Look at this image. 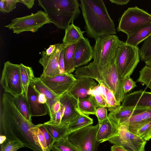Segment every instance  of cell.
<instances>
[{
    "label": "cell",
    "mask_w": 151,
    "mask_h": 151,
    "mask_svg": "<svg viewBox=\"0 0 151 151\" xmlns=\"http://www.w3.org/2000/svg\"><path fill=\"white\" fill-rule=\"evenodd\" d=\"M18 0H1L0 1V12L3 13H9L16 8Z\"/></svg>",
    "instance_id": "39"
},
{
    "label": "cell",
    "mask_w": 151,
    "mask_h": 151,
    "mask_svg": "<svg viewBox=\"0 0 151 151\" xmlns=\"http://www.w3.org/2000/svg\"><path fill=\"white\" fill-rule=\"evenodd\" d=\"M65 35L63 40V43L66 46L77 43L84 37L83 33L80 28L71 23L65 30Z\"/></svg>",
    "instance_id": "25"
},
{
    "label": "cell",
    "mask_w": 151,
    "mask_h": 151,
    "mask_svg": "<svg viewBox=\"0 0 151 151\" xmlns=\"http://www.w3.org/2000/svg\"><path fill=\"white\" fill-rule=\"evenodd\" d=\"M50 23L45 12L39 10L30 15L13 19L10 24L4 27L18 34L25 31L35 32L44 25Z\"/></svg>",
    "instance_id": "8"
},
{
    "label": "cell",
    "mask_w": 151,
    "mask_h": 151,
    "mask_svg": "<svg viewBox=\"0 0 151 151\" xmlns=\"http://www.w3.org/2000/svg\"><path fill=\"white\" fill-rule=\"evenodd\" d=\"M0 83L5 92L13 96L22 93L23 88L21 80L19 64L9 61L4 65Z\"/></svg>",
    "instance_id": "9"
},
{
    "label": "cell",
    "mask_w": 151,
    "mask_h": 151,
    "mask_svg": "<svg viewBox=\"0 0 151 151\" xmlns=\"http://www.w3.org/2000/svg\"><path fill=\"white\" fill-rule=\"evenodd\" d=\"M76 44V43L65 46L64 47V59L65 70L67 73H72L76 69L74 61Z\"/></svg>",
    "instance_id": "27"
},
{
    "label": "cell",
    "mask_w": 151,
    "mask_h": 151,
    "mask_svg": "<svg viewBox=\"0 0 151 151\" xmlns=\"http://www.w3.org/2000/svg\"><path fill=\"white\" fill-rule=\"evenodd\" d=\"M56 48L54 52L50 55H47L45 50L42 52V57L39 62L43 67L42 74L44 77H52L61 74L59 60L60 53L64 46L63 43L55 44Z\"/></svg>",
    "instance_id": "13"
},
{
    "label": "cell",
    "mask_w": 151,
    "mask_h": 151,
    "mask_svg": "<svg viewBox=\"0 0 151 151\" xmlns=\"http://www.w3.org/2000/svg\"><path fill=\"white\" fill-rule=\"evenodd\" d=\"M121 41L114 35H102L96 39L93 62L100 70L103 72L108 68Z\"/></svg>",
    "instance_id": "4"
},
{
    "label": "cell",
    "mask_w": 151,
    "mask_h": 151,
    "mask_svg": "<svg viewBox=\"0 0 151 151\" xmlns=\"http://www.w3.org/2000/svg\"><path fill=\"white\" fill-rule=\"evenodd\" d=\"M95 115L97 117L98 123L101 122L108 119L107 110L105 107L97 108Z\"/></svg>",
    "instance_id": "43"
},
{
    "label": "cell",
    "mask_w": 151,
    "mask_h": 151,
    "mask_svg": "<svg viewBox=\"0 0 151 151\" xmlns=\"http://www.w3.org/2000/svg\"><path fill=\"white\" fill-rule=\"evenodd\" d=\"M43 124L47 130L54 138L55 141L70 133L68 125L60 126H53L44 123Z\"/></svg>",
    "instance_id": "31"
},
{
    "label": "cell",
    "mask_w": 151,
    "mask_h": 151,
    "mask_svg": "<svg viewBox=\"0 0 151 151\" xmlns=\"http://www.w3.org/2000/svg\"><path fill=\"white\" fill-rule=\"evenodd\" d=\"M24 147V145L20 142L6 138L1 144V151H17Z\"/></svg>",
    "instance_id": "37"
},
{
    "label": "cell",
    "mask_w": 151,
    "mask_h": 151,
    "mask_svg": "<svg viewBox=\"0 0 151 151\" xmlns=\"http://www.w3.org/2000/svg\"><path fill=\"white\" fill-rule=\"evenodd\" d=\"M65 45L61 50L59 58V63L61 74L67 73L65 70L64 59V52Z\"/></svg>",
    "instance_id": "44"
},
{
    "label": "cell",
    "mask_w": 151,
    "mask_h": 151,
    "mask_svg": "<svg viewBox=\"0 0 151 151\" xmlns=\"http://www.w3.org/2000/svg\"><path fill=\"white\" fill-rule=\"evenodd\" d=\"M105 89V97L108 104V111L110 112L119 108L121 105V104L116 101L113 92L106 86Z\"/></svg>",
    "instance_id": "36"
},
{
    "label": "cell",
    "mask_w": 151,
    "mask_h": 151,
    "mask_svg": "<svg viewBox=\"0 0 151 151\" xmlns=\"http://www.w3.org/2000/svg\"><path fill=\"white\" fill-rule=\"evenodd\" d=\"M151 121V108L145 111L119 121L117 124L126 125L134 133L145 124Z\"/></svg>",
    "instance_id": "20"
},
{
    "label": "cell",
    "mask_w": 151,
    "mask_h": 151,
    "mask_svg": "<svg viewBox=\"0 0 151 151\" xmlns=\"http://www.w3.org/2000/svg\"><path fill=\"white\" fill-rule=\"evenodd\" d=\"M2 110L1 126L7 138L18 141L24 147L34 151H42L35 143L30 129L35 126L29 122L18 110L13 101V96L4 93L2 99Z\"/></svg>",
    "instance_id": "1"
},
{
    "label": "cell",
    "mask_w": 151,
    "mask_h": 151,
    "mask_svg": "<svg viewBox=\"0 0 151 151\" xmlns=\"http://www.w3.org/2000/svg\"><path fill=\"white\" fill-rule=\"evenodd\" d=\"M133 133L146 141L151 138V121L145 124Z\"/></svg>",
    "instance_id": "38"
},
{
    "label": "cell",
    "mask_w": 151,
    "mask_h": 151,
    "mask_svg": "<svg viewBox=\"0 0 151 151\" xmlns=\"http://www.w3.org/2000/svg\"><path fill=\"white\" fill-rule=\"evenodd\" d=\"M136 87V82L134 81L130 77L127 78L125 80L123 85L124 94H127Z\"/></svg>",
    "instance_id": "42"
},
{
    "label": "cell",
    "mask_w": 151,
    "mask_h": 151,
    "mask_svg": "<svg viewBox=\"0 0 151 151\" xmlns=\"http://www.w3.org/2000/svg\"><path fill=\"white\" fill-rule=\"evenodd\" d=\"M60 105V109L55 113L52 119H50L48 122L44 123V124L53 126H58L60 124L64 109V106L61 104Z\"/></svg>",
    "instance_id": "41"
},
{
    "label": "cell",
    "mask_w": 151,
    "mask_h": 151,
    "mask_svg": "<svg viewBox=\"0 0 151 151\" xmlns=\"http://www.w3.org/2000/svg\"><path fill=\"white\" fill-rule=\"evenodd\" d=\"M40 78L43 83L58 97L69 91L76 80L72 73L60 74L52 77L40 76Z\"/></svg>",
    "instance_id": "11"
},
{
    "label": "cell",
    "mask_w": 151,
    "mask_h": 151,
    "mask_svg": "<svg viewBox=\"0 0 151 151\" xmlns=\"http://www.w3.org/2000/svg\"><path fill=\"white\" fill-rule=\"evenodd\" d=\"M51 23L58 28L65 30L79 15L77 0H38Z\"/></svg>",
    "instance_id": "3"
},
{
    "label": "cell",
    "mask_w": 151,
    "mask_h": 151,
    "mask_svg": "<svg viewBox=\"0 0 151 151\" xmlns=\"http://www.w3.org/2000/svg\"><path fill=\"white\" fill-rule=\"evenodd\" d=\"M119 132L108 141L129 151H145L147 141L130 132L126 125L117 124Z\"/></svg>",
    "instance_id": "10"
},
{
    "label": "cell",
    "mask_w": 151,
    "mask_h": 151,
    "mask_svg": "<svg viewBox=\"0 0 151 151\" xmlns=\"http://www.w3.org/2000/svg\"><path fill=\"white\" fill-rule=\"evenodd\" d=\"M76 78V82L68 92L78 99L88 96L89 91L98 85L96 82L92 78L85 77Z\"/></svg>",
    "instance_id": "19"
},
{
    "label": "cell",
    "mask_w": 151,
    "mask_h": 151,
    "mask_svg": "<svg viewBox=\"0 0 151 151\" xmlns=\"http://www.w3.org/2000/svg\"><path fill=\"white\" fill-rule=\"evenodd\" d=\"M104 72L103 83L113 92L117 102L121 104L125 95L123 91V82L114 59Z\"/></svg>",
    "instance_id": "12"
},
{
    "label": "cell",
    "mask_w": 151,
    "mask_h": 151,
    "mask_svg": "<svg viewBox=\"0 0 151 151\" xmlns=\"http://www.w3.org/2000/svg\"><path fill=\"white\" fill-rule=\"evenodd\" d=\"M103 72L100 70L93 62L88 65L77 68L74 73L75 78L85 77L96 80L99 84L103 83Z\"/></svg>",
    "instance_id": "23"
},
{
    "label": "cell",
    "mask_w": 151,
    "mask_h": 151,
    "mask_svg": "<svg viewBox=\"0 0 151 151\" xmlns=\"http://www.w3.org/2000/svg\"><path fill=\"white\" fill-rule=\"evenodd\" d=\"M40 94L30 83L27 91V100L32 117L48 114L46 104L41 103L39 100Z\"/></svg>",
    "instance_id": "18"
},
{
    "label": "cell",
    "mask_w": 151,
    "mask_h": 151,
    "mask_svg": "<svg viewBox=\"0 0 151 151\" xmlns=\"http://www.w3.org/2000/svg\"><path fill=\"white\" fill-rule=\"evenodd\" d=\"M151 23V14L136 6L128 8L119 19L117 30L129 36L143 26Z\"/></svg>",
    "instance_id": "6"
},
{
    "label": "cell",
    "mask_w": 151,
    "mask_h": 151,
    "mask_svg": "<svg viewBox=\"0 0 151 151\" xmlns=\"http://www.w3.org/2000/svg\"><path fill=\"white\" fill-rule=\"evenodd\" d=\"M56 48L55 44L50 45L49 47L46 49L45 50L46 54L48 55H51L55 50Z\"/></svg>",
    "instance_id": "47"
},
{
    "label": "cell",
    "mask_w": 151,
    "mask_h": 151,
    "mask_svg": "<svg viewBox=\"0 0 151 151\" xmlns=\"http://www.w3.org/2000/svg\"><path fill=\"white\" fill-rule=\"evenodd\" d=\"M111 151H129L122 146L115 145L111 147Z\"/></svg>",
    "instance_id": "48"
},
{
    "label": "cell",
    "mask_w": 151,
    "mask_h": 151,
    "mask_svg": "<svg viewBox=\"0 0 151 151\" xmlns=\"http://www.w3.org/2000/svg\"><path fill=\"white\" fill-rule=\"evenodd\" d=\"M78 106L79 110L82 113L87 115H95L97 108L91 95L78 99Z\"/></svg>",
    "instance_id": "30"
},
{
    "label": "cell",
    "mask_w": 151,
    "mask_h": 151,
    "mask_svg": "<svg viewBox=\"0 0 151 151\" xmlns=\"http://www.w3.org/2000/svg\"><path fill=\"white\" fill-rule=\"evenodd\" d=\"M37 125L44 136L47 144L48 151H50L53 144L55 142V139L47 130L43 124H39Z\"/></svg>",
    "instance_id": "40"
},
{
    "label": "cell",
    "mask_w": 151,
    "mask_h": 151,
    "mask_svg": "<svg viewBox=\"0 0 151 151\" xmlns=\"http://www.w3.org/2000/svg\"><path fill=\"white\" fill-rule=\"evenodd\" d=\"M99 126L91 125L73 132L68 139L78 151H97L100 143L96 139Z\"/></svg>",
    "instance_id": "7"
},
{
    "label": "cell",
    "mask_w": 151,
    "mask_h": 151,
    "mask_svg": "<svg viewBox=\"0 0 151 151\" xmlns=\"http://www.w3.org/2000/svg\"><path fill=\"white\" fill-rule=\"evenodd\" d=\"M13 101L18 110L25 118L29 122H32L27 98H25L22 93L13 96Z\"/></svg>",
    "instance_id": "28"
},
{
    "label": "cell",
    "mask_w": 151,
    "mask_h": 151,
    "mask_svg": "<svg viewBox=\"0 0 151 151\" xmlns=\"http://www.w3.org/2000/svg\"><path fill=\"white\" fill-rule=\"evenodd\" d=\"M111 2L115 4L118 5H124L128 4L130 0H109Z\"/></svg>",
    "instance_id": "46"
},
{
    "label": "cell",
    "mask_w": 151,
    "mask_h": 151,
    "mask_svg": "<svg viewBox=\"0 0 151 151\" xmlns=\"http://www.w3.org/2000/svg\"><path fill=\"white\" fill-rule=\"evenodd\" d=\"M146 65L151 67V59L145 62Z\"/></svg>",
    "instance_id": "49"
},
{
    "label": "cell",
    "mask_w": 151,
    "mask_h": 151,
    "mask_svg": "<svg viewBox=\"0 0 151 151\" xmlns=\"http://www.w3.org/2000/svg\"><path fill=\"white\" fill-rule=\"evenodd\" d=\"M30 83L38 92L45 96L48 114L50 119H52L55 113L60 108L58 97L43 83L40 77H35Z\"/></svg>",
    "instance_id": "15"
},
{
    "label": "cell",
    "mask_w": 151,
    "mask_h": 151,
    "mask_svg": "<svg viewBox=\"0 0 151 151\" xmlns=\"http://www.w3.org/2000/svg\"><path fill=\"white\" fill-rule=\"evenodd\" d=\"M19 2L24 4L28 9L32 8L34 4L35 0H18Z\"/></svg>",
    "instance_id": "45"
},
{
    "label": "cell",
    "mask_w": 151,
    "mask_h": 151,
    "mask_svg": "<svg viewBox=\"0 0 151 151\" xmlns=\"http://www.w3.org/2000/svg\"><path fill=\"white\" fill-rule=\"evenodd\" d=\"M98 123L99 126L96 139L100 143L108 141L118 133L117 125L112 123L108 118Z\"/></svg>",
    "instance_id": "22"
},
{
    "label": "cell",
    "mask_w": 151,
    "mask_h": 151,
    "mask_svg": "<svg viewBox=\"0 0 151 151\" xmlns=\"http://www.w3.org/2000/svg\"><path fill=\"white\" fill-rule=\"evenodd\" d=\"M31 132L35 144L38 146L42 151H48L47 147L44 136L37 125L31 128Z\"/></svg>",
    "instance_id": "33"
},
{
    "label": "cell",
    "mask_w": 151,
    "mask_h": 151,
    "mask_svg": "<svg viewBox=\"0 0 151 151\" xmlns=\"http://www.w3.org/2000/svg\"><path fill=\"white\" fill-rule=\"evenodd\" d=\"M69 134L56 141L52 146L51 150L52 151H78L69 141L68 139Z\"/></svg>",
    "instance_id": "32"
},
{
    "label": "cell",
    "mask_w": 151,
    "mask_h": 151,
    "mask_svg": "<svg viewBox=\"0 0 151 151\" xmlns=\"http://www.w3.org/2000/svg\"><path fill=\"white\" fill-rule=\"evenodd\" d=\"M137 82L142 83L151 90V67L146 65L139 71Z\"/></svg>",
    "instance_id": "35"
},
{
    "label": "cell",
    "mask_w": 151,
    "mask_h": 151,
    "mask_svg": "<svg viewBox=\"0 0 151 151\" xmlns=\"http://www.w3.org/2000/svg\"><path fill=\"white\" fill-rule=\"evenodd\" d=\"M151 35V23L145 25L127 36L125 43L134 46L138 45Z\"/></svg>",
    "instance_id": "24"
},
{
    "label": "cell",
    "mask_w": 151,
    "mask_h": 151,
    "mask_svg": "<svg viewBox=\"0 0 151 151\" xmlns=\"http://www.w3.org/2000/svg\"><path fill=\"white\" fill-rule=\"evenodd\" d=\"M93 49L89 40L82 38L77 43L75 49L74 65L75 68L86 65L93 58Z\"/></svg>",
    "instance_id": "16"
},
{
    "label": "cell",
    "mask_w": 151,
    "mask_h": 151,
    "mask_svg": "<svg viewBox=\"0 0 151 151\" xmlns=\"http://www.w3.org/2000/svg\"><path fill=\"white\" fill-rule=\"evenodd\" d=\"M149 108L137 106H122L110 112L108 115V118L113 123L117 124L119 122L132 116L142 112Z\"/></svg>",
    "instance_id": "21"
},
{
    "label": "cell",
    "mask_w": 151,
    "mask_h": 151,
    "mask_svg": "<svg viewBox=\"0 0 151 151\" xmlns=\"http://www.w3.org/2000/svg\"><path fill=\"white\" fill-rule=\"evenodd\" d=\"M122 102V106L151 108V92L140 90L126 94Z\"/></svg>",
    "instance_id": "17"
},
{
    "label": "cell",
    "mask_w": 151,
    "mask_h": 151,
    "mask_svg": "<svg viewBox=\"0 0 151 151\" xmlns=\"http://www.w3.org/2000/svg\"><path fill=\"white\" fill-rule=\"evenodd\" d=\"M58 99L60 103L64 107L61 122L58 125H68L81 113L78 108V99L71 95L68 91L58 97Z\"/></svg>",
    "instance_id": "14"
},
{
    "label": "cell",
    "mask_w": 151,
    "mask_h": 151,
    "mask_svg": "<svg viewBox=\"0 0 151 151\" xmlns=\"http://www.w3.org/2000/svg\"><path fill=\"white\" fill-rule=\"evenodd\" d=\"M139 53L142 61L145 62L151 59V35L144 40Z\"/></svg>",
    "instance_id": "34"
},
{
    "label": "cell",
    "mask_w": 151,
    "mask_h": 151,
    "mask_svg": "<svg viewBox=\"0 0 151 151\" xmlns=\"http://www.w3.org/2000/svg\"><path fill=\"white\" fill-rule=\"evenodd\" d=\"M81 7L88 36L95 40L102 36L114 35L116 30L102 0H81Z\"/></svg>",
    "instance_id": "2"
},
{
    "label": "cell",
    "mask_w": 151,
    "mask_h": 151,
    "mask_svg": "<svg viewBox=\"0 0 151 151\" xmlns=\"http://www.w3.org/2000/svg\"><path fill=\"white\" fill-rule=\"evenodd\" d=\"M21 80L23 88L22 93L27 98V93L29 86L35 77L32 67L26 66L22 63L19 64Z\"/></svg>",
    "instance_id": "26"
},
{
    "label": "cell",
    "mask_w": 151,
    "mask_h": 151,
    "mask_svg": "<svg viewBox=\"0 0 151 151\" xmlns=\"http://www.w3.org/2000/svg\"><path fill=\"white\" fill-rule=\"evenodd\" d=\"M93 119L88 115L81 113L68 125L70 133L88 125H92Z\"/></svg>",
    "instance_id": "29"
},
{
    "label": "cell",
    "mask_w": 151,
    "mask_h": 151,
    "mask_svg": "<svg viewBox=\"0 0 151 151\" xmlns=\"http://www.w3.org/2000/svg\"><path fill=\"white\" fill-rule=\"evenodd\" d=\"M138 46L121 41L116 51L114 61L121 80L123 82L130 77L139 62Z\"/></svg>",
    "instance_id": "5"
}]
</instances>
